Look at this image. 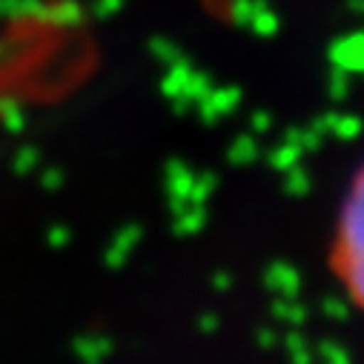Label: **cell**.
Here are the masks:
<instances>
[{
  "instance_id": "1",
  "label": "cell",
  "mask_w": 364,
  "mask_h": 364,
  "mask_svg": "<svg viewBox=\"0 0 364 364\" xmlns=\"http://www.w3.org/2000/svg\"><path fill=\"white\" fill-rule=\"evenodd\" d=\"M264 284H267L272 293H279V299H299L301 276H299L296 267H290V264H284V261H276V264L267 267Z\"/></svg>"
},
{
  "instance_id": "2",
  "label": "cell",
  "mask_w": 364,
  "mask_h": 364,
  "mask_svg": "<svg viewBox=\"0 0 364 364\" xmlns=\"http://www.w3.org/2000/svg\"><path fill=\"white\" fill-rule=\"evenodd\" d=\"M272 316L284 324H293V327H301L304 318H307V307L299 304L296 299H276L272 301Z\"/></svg>"
},
{
  "instance_id": "3",
  "label": "cell",
  "mask_w": 364,
  "mask_h": 364,
  "mask_svg": "<svg viewBox=\"0 0 364 364\" xmlns=\"http://www.w3.org/2000/svg\"><path fill=\"white\" fill-rule=\"evenodd\" d=\"M284 347H287L293 364H313V361H316V350H313V347L307 344V338L299 336V333H290V336L284 338Z\"/></svg>"
},
{
  "instance_id": "4",
  "label": "cell",
  "mask_w": 364,
  "mask_h": 364,
  "mask_svg": "<svg viewBox=\"0 0 364 364\" xmlns=\"http://www.w3.org/2000/svg\"><path fill=\"white\" fill-rule=\"evenodd\" d=\"M316 358L321 364H350V353L336 341H321L316 347Z\"/></svg>"
},
{
  "instance_id": "5",
  "label": "cell",
  "mask_w": 364,
  "mask_h": 364,
  "mask_svg": "<svg viewBox=\"0 0 364 364\" xmlns=\"http://www.w3.org/2000/svg\"><path fill=\"white\" fill-rule=\"evenodd\" d=\"M321 310H324V316H327L330 321H347V313H350L347 301L338 299V296H327V299L321 301Z\"/></svg>"
},
{
  "instance_id": "6",
  "label": "cell",
  "mask_w": 364,
  "mask_h": 364,
  "mask_svg": "<svg viewBox=\"0 0 364 364\" xmlns=\"http://www.w3.org/2000/svg\"><path fill=\"white\" fill-rule=\"evenodd\" d=\"M307 175H301V172H296V175H290V184H287V190L293 193V196H307V190H310V184L304 181Z\"/></svg>"
},
{
  "instance_id": "7",
  "label": "cell",
  "mask_w": 364,
  "mask_h": 364,
  "mask_svg": "<svg viewBox=\"0 0 364 364\" xmlns=\"http://www.w3.org/2000/svg\"><path fill=\"white\" fill-rule=\"evenodd\" d=\"M255 338H258V347H276L279 344V336H276V330H267V327H258V333H255Z\"/></svg>"
},
{
  "instance_id": "8",
  "label": "cell",
  "mask_w": 364,
  "mask_h": 364,
  "mask_svg": "<svg viewBox=\"0 0 364 364\" xmlns=\"http://www.w3.org/2000/svg\"><path fill=\"white\" fill-rule=\"evenodd\" d=\"M198 327H201V333H215V330H218V316H213V313L201 316Z\"/></svg>"
},
{
  "instance_id": "9",
  "label": "cell",
  "mask_w": 364,
  "mask_h": 364,
  "mask_svg": "<svg viewBox=\"0 0 364 364\" xmlns=\"http://www.w3.org/2000/svg\"><path fill=\"white\" fill-rule=\"evenodd\" d=\"M213 287H215L218 293H224V290H230V287H232V279L227 276V272H218V276L213 279Z\"/></svg>"
}]
</instances>
